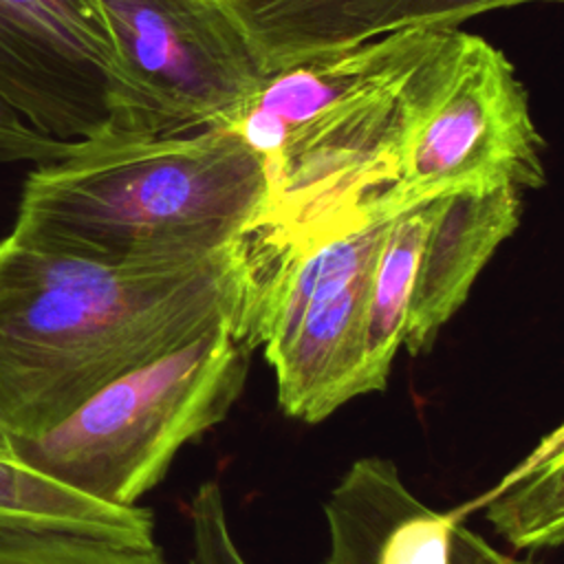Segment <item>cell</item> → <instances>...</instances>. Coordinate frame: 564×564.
<instances>
[{
  "label": "cell",
  "instance_id": "1",
  "mask_svg": "<svg viewBox=\"0 0 564 564\" xmlns=\"http://www.w3.org/2000/svg\"><path fill=\"white\" fill-rule=\"evenodd\" d=\"M251 242L174 267H126L0 240V421L42 436L121 375L198 337L242 326ZM242 335V333H240Z\"/></svg>",
  "mask_w": 564,
  "mask_h": 564
},
{
  "label": "cell",
  "instance_id": "2",
  "mask_svg": "<svg viewBox=\"0 0 564 564\" xmlns=\"http://www.w3.org/2000/svg\"><path fill=\"white\" fill-rule=\"evenodd\" d=\"M260 159L227 128L104 130L29 172L11 234L126 267H174L245 245L262 225Z\"/></svg>",
  "mask_w": 564,
  "mask_h": 564
},
{
  "label": "cell",
  "instance_id": "3",
  "mask_svg": "<svg viewBox=\"0 0 564 564\" xmlns=\"http://www.w3.org/2000/svg\"><path fill=\"white\" fill-rule=\"evenodd\" d=\"M447 29H397L267 73L225 126L260 159L267 209L258 256L379 218L405 88Z\"/></svg>",
  "mask_w": 564,
  "mask_h": 564
},
{
  "label": "cell",
  "instance_id": "4",
  "mask_svg": "<svg viewBox=\"0 0 564 564\" xmlns=\"http://www.w3.org/2000/svg\"><path fill=\"white\" fill-rule=\"evenodd\" d=\"M251 352L236 322L214 324L110 381L42 436L15 441V458L86 496L137 505L185 443L229 414Z\"/></svg>",
  "mask_w": 564,
  "mask_h": 564
},
{
  "label": "cell",
  "instance_id": "5",
  "mask_svg": "<svg viewBox=\"0 0 564 564\" xmlns=\"http://www.w3.org/2000/svg\"><path fill=\"white\" fill-rule=\"evenodd\" d=\"M544 150L513 62L485 37L447 29L405 88L377 214L456 192L540 189Z\"/></svg>",
  "mask_w": 564,
  "mask_h": 564
},
{
  "label": "cell",
  "instance_id": "6",
  "mask_svg": "<svg viewBox=\"0 0 564 564\" xmlns=\"http://www.w3.org/2000/svg\"><path fill=\"white\" fill-rule=\"evenodd\" d=\"M115 53L110 128H225L267 70L231 0H99Z\"/></svg>",
  "mask_w": 564,
  "mask_h": 564
},
{
  "label": "cell",
  "instance_id": "7",
  "mask_svg": "<svg viewBox=\"0 0 564 564\" xmlns=\"http://www.w3.org/2000/svg\"><path fill=\"white\" fill-rule=\"evenodd\" d=\"M412 227L410 300L403 341L410 355L427 352L441 328L465 304L476 278L522 216V192H456L405 209Z\"/></svg>",
  "mask_w": 564,
  "mask_h": 564
},
{
  "label": "cell",
  "instance_id": "8",
  "mask_svg": "<svg viewBox=\"0 0 564 564\" xmlns=\"http://www.w3.org/2000/svg\"><path fill=\"white\" fill-rule=\"evenodd\" d=\"M324 564H447L454 520L430 509L383 456L357 458L324 505Z\"/></svg>",
  "mask_w": 564,
  "mask_h": 564
},
{
  "label": "cell",
  "instance_id": "9",
  "mask_svg": "<svg viewBox=\"0 0 564 564\" xmlns=\"http://www.w3.org/2000/svg\"><path fill=\"white\" fill-rule=\"evenodd\" d=\"M375 262L344 286L315 297L269 359L278 403L291 419L317 423L361 397L366 311Z\"/></svg>",
  "mask_w": 564,
  "mask_h": 564
},
{
  "label": "cell",
  "instance_id": "10",
  "mask_svg": "<svg viewBox=\"0 0 564 564\" xmlns=\"http://www.w3.org/2000/svg\"><path fill=\"white\" fill-rule=\"evenodd\" d=\"M0 97L33 128L62 141H84L110 128L106 93L2 4Z\"/></svg>",
  "mask_w": 564,
  "mask_h": 564
},
{
  "label": "cell",
  "instance_id": "11",
  "mask_svg": "<svg viewBox=\"0 0 564 564\" xmlns=\"http://www.w3.org/2000/svg\"><path fill=\"white\" fill-rule=\"evenodd\" d=\"M408 0H256L240 11L267 73L383 35Z\"/></svg>",
  "mask_w": 564,
  "mask_h": 564
},
{
  "label": "cell",
  "instance_id": "12",
  "mask_svg": "<svg viewBox=\"0 0 564 564\" xmlns=\"http://www.w3.org/2000/svg\"><path fill=\"white\" fill-rule=\"evenodd\" d=\"M491 527L518 551L555 549L564 538V427L544 434L485 505Z\"/></svg>",
  "mask_w": 564,
  "mask_h": 564
},
{
  "label": "cell",
  "instance_id": "13",
  "mask_svg": "<svg viewBox=\"0 0 564 564\" xmlns=\"http://www.w3.org/2000/svg\"><path fill=\"white\" fill-rule=\"evenodd\" d=\"M0 518L73 529L132 544L154 542V522L145 507L104 502L13 458H0Z\"/></svg>",
  "mask_w": 564,
  "mask_h": 564
},
{
  "label": "cell",
  "instance_id": "14",
  "mask_svg": "<svg viewBox=\"0 0 564 564\" xmlns=\"http://www.w3.org/2000/svg\"><path fill=\"white\" fill-rule=\"evenodd\" d=\"M112 99L117 53L99 0H0Z\"/></svg>",
  "mask_w": 564,
  "mask_h": 564
},
{
  "label": "cell",
  "instance_id": "15",
  "mask_svg": "<svg viewBox=\"0 0 564 564\" xmlns=\"http://www.w3.org/2000/svg\"><path fill=\"white\" fill-rule=\"evenodd\" d=\"M0 564H167L161 549L0 518Z\"/></svg>",
  "mask_w": 564,
  "mask_h": 564
},
{
  "label": "cell",
  "instance_id": "16",
  "mask_svg": "<svg viewBox=\"0 0 564 564\" xmlns=\"http://www.w3.org/2000/svg\"><path fill=\"white\" fill-rule=\"evenodd\" d=\"M189 531V564H247L231 535L225 496L216 480H205L192 496Z\"/></svg>",
  "mask_w": 564,
  "mask_h": 564
},
{
  "label": "cell",
  "instance_id": "17",
  "mask_svg": "<svg viewBox=\"0 0 564 564\" xmlns=\"http://www.w3.org/2000/svg\"><path fill=\"white\" fill-rule=\"evenodd\" d=\"M533 2H562V0H408L403 9L392 18L388 31L397 29H460L471 18L489 11L511 9ZM386 31V33H388Z\"/></svg>",
  "mask_w": 564,
  "mask_h": 564
},
{
  "label": "cell",
  "instance_id": "18",
  "mask_svg": "<svg viewBox=\"0 0 564 564\" xmlns=\"http://www.w3.org/2000/svg\"><path fill=\"white\" fill-rule=\"evenodd\" d=\"M75 145L77 141H62L40 132L0 97V163H51L68 156Z\"/></svg>",
  "mask_w": 564,
  "mask_h": 564
},
{
  "label": "cell",
  "instance_id": "19",
  "mask_svg": "<svg viewBox=\"0 0 564 564\" xmlns=\"http://www.w3.org/2000/svg\"><path fill=\"white\" fill-rule=\"evenodd\" d=\"M447 564H535L516 555H507L494 549L482 535L474 533L465 524H452L449 535V562Z\"/></svg>",
  "mask_w": 564,
  "mask_h": 564
},
{
  "label": "cell",
  "instance_id": "20",
  "mask_svg": "<svg viewBox=\"0 0 564 564\" xmlns=\"http://www.w3.org/2000/svg\"><path fill=\"white\" fill-rule=\"evenodd\" d=\"M0 458H13V460H18V458H15V441H13V436L9 434V430L2 425V421H0Z\"/></svg>",
  "mask_w": 564,
  "mask_h": 564
},
{
  "label": "cell",
  "instance_id": "21",
  "mask_svg": "<svg viewBox=\"0 0 564 564\" xmlns=\"http://www.w3.org/2000/svg\"><path fill=\"white\" fill-rule=\"evenodd\" d=\"M231 2H234L236 9H242V7H247V4H251V2H256V0H231Z\"/></svg>",
  "mask_w": 564,
  "mask_h": 564
}]
</instances>
